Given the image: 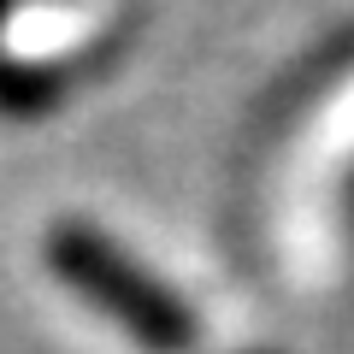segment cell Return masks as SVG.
I'll return each instance as SVG.
<instances>
[{
  "label": "cell",
  "mask_w": 354,
  "mask_h": 354,
  "mask_svg": "<svg viewBox=\"0 0 354 354\" xmlns=\"http://www.w3.org/2000/svg\"><path fill=\"white\" fill-rule=\"evenodd\" d=\"M48 260L59 266V278L71 283L83 301H95L101 313H113L142 348H153V354H189L195 348V313L177 301L171 290H160L136 260H124L101 230L59 225L53 242H48Z\"/></svg>",
  "instance_id": "1"
}]
</instances>
